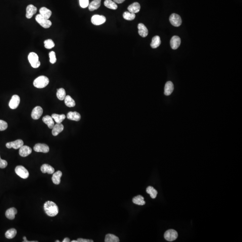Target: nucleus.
Masks as SVG:
<instances>
[{
    "mask_svg": "<svg viewBox=\"0 0 242 242\" xmlns=\"http://www.w3.org/2000/svg\"><path fill=\"white\" fill-rule=\"evenodd\" d=\"M44 208L46 214L50 217L56 216L59 212V209L57 205L51 201L46 202L44 204Z\"/></svg>",
    "mask_w": 242,
    "mask_h": 242,
    "instance_id": "f257e3e1",
    "label": "nucleus"
},
{
    "mask_svg": "<svg viewBox=\"0 0 242 242\" xmlns=\"http://www.w3.org/2000/svg\"><path fill=\"white\" fill-rule=\"evenodd\" d=\"M49 79L46 76H40L34 81L33 85L36 88L38 89H43L49 85Z\"/></svg>",
    "mask_w": 242,
    "mask_h": 242,
    "instance_id": "f03ea898",
    "label": "nucleus"
},
{
    "mask_svg": "<svg viewBox=\"0 0 242 242\" xmlns=\"http://www.w3.org/2000/svg\"><path fill=\"white\" fill-rule=\"evenodd\" d=\"M28 59L33 68H37L41 65V62L39 60L38 56L36 53L33 52L30 53L28 56Z\"/></svg>",
    "mask_w": 242,
    "mask_h": 242,
    "instance_id": "7ed1b4c3",
    "label": "nucleus"
},
{
    "mask_svg": "<svg viewBox=\"0 0 242 242\" xmlns=\"http://www.w3.org/2000/svg\"><path fill=\"white\" fill-rule=\"evenodd\" d=\"M36 20L41 26L45 28H50L52 25V22L50 20L44 18L40 14L36 15Z\"/></svg>",
    "mask_w": 242,
    "mask_h": 242,
    "instance_id": "20e7f679",
    "label": "nucleus"
},
{
    "mask_svg": "<svg viewBox=\"0 0 242 242\" xmlns=\"http://www.w3.org/2000/svg\"><path fill=\"white\" fill-rule=\"evenodd\" d=\"M178 236V232L175 230H168L164 234V238L168 241H173L177 239Z\"/></svg>",
    "mask_w": 242,
    "mask_h": 242,
    "instance_id": "39448f33",
    "label": "nucleus"
},
{
    "mask_svg": "<svg viewBox=\"0 0 242 242\" xmlns=\"http://www.w3.org/2000/svg\"><path fill=\"white\" fill-rule=\"evenodd\" d=\"M16 174L23 179H26L29 177V174L28 171L23 166H18L15 168Z\"/></svg>",
    "mask_w": 242,
    "mask_h": 242,
    "instance_id": "423d86ee",
    "label": "nucleus"
},
{
    "mask_svg": "<svg viewBox=\"0 0 242 242\" xmlns=\"http://www.w3.org/2000/svg\"><path fill=\"white\" fill-rule=\"evenodd\" d=\"M170 21L173 26L178 27L182 24V20L181 17L176 14H172L170 17Z\"/></svg>",
    "mask_w": 242,
    "mask_h": 242,
    "instance_id": "0eeeda50",
    "label": "nucleus"
},
{
    "mask_svg": "<svg viewBox=\"0 0 242 242\" xmlns=\"http://www.w3.org/2000/svg\"><path fill=\"white\" fill-rule=\"evenodd\" d=\"M106 18L103 15H93L91 18L92 23L95 25H100L103 24L106 22Z\"/></svg>",
    "mask_w": 242,
    "mask_h": 242,
    "instance_id": "6e6552de",
    "label": "nucleus"
},
{
    "mask_svg": "<svg viewBox=\"0 0 242 242\" xmlns=\"http://www.w3.org/2000/svg\"><path fill=\"white\" fill-rule=\"evenodd\" d=\"M23 144L24 143L22 139H17L13 142L7 143L6 147L8 148H13L14 149H17L23 146Z\"/></svg>",
    "mask_w": 242,
    "mask_h": 242,
    "instance_id": "1a4fd4ad",
    "label": "nucleus"
},
{
    "mask_svg": "<svg viewBox=\"0 0 242 242\" xmlns=\"http://www.w3.org/2000/svg\"><path fill=\"white\" fill-rule=\"evenodd\" d=\"M20 102V99L19 96L17 95H13L9 102V107L11 109H16L19 105Z\"/></svg>",
    "mask_w": 242,
    "mask_h": 242,
    "instance_id": "9d476101",
    "label": "nucleus"
},
{
    "mask_svg": "<svg viewBox=\"0 0 242 242\" xmlns=\"http://www.w3.org/2000/svg\"><path fill=\"white\" fill-rule=\"evenodd\" d=\"M34 150L36 152H41L47 153L50 151V148L46 144L44 143H37L34 147Z\"/></svg>",
    "mask_w": 242,
    "mask_h": 242,
    "instance_id": "9b49d317",
    "label": "nucleus"
},
{
    "mask_svg": "<svg viewBox=\"0 0 242 242\" xmlns=\"http://www.w3.org/2000/svg\"><path fill=\"white\" fill-rule=\"evenodd\" d=\"M43 109L40 106H36L31 112V117L34 120L39 119L43 114Z\"/></svg>",
    "mask_w": 242,
    "mask_h": 242,
    "instance_id": "f8f14e48",
    "label": "nucleus"
},
{
    "mask_svg": "<svg viewBox=\"0 0 242 242\" xmlns=\"http://www.w3.org/2000/svg\"><path fill=\"white\" fill-rule=\"evenodd\" d=\"M171 48L173 50H177L180 46L181 39L178 36H175L172 37L170 42Z\"/></svg>",
    "mask_w": 242,
    "mask_h": 242,
    "instance_id": "ddd939ff",
    "label": "nucleus"
},
{
    "mask_svg": "<svg viewBox=\"0 0 242 242\" xmlns=\"http://www.w3.org/2000/svg\"><path fill=\"white\" fill-rule=\"evenodd\" d=\"M32 152V149L30 147L26 145H23L19 148V154L20 156L26 157L29 155Z\"/></svg>",
    "mask_w": 242,
    "mask_h": 242,
    "instance_id": "4468645a",
    "label": "nucleus"
},
{
    "mask_svg": "<svg viewBox=\"0 0 242 242\" xmlns=\"http://www.w3.org/2000/svg\"><path fill=\"white\" fill-rule=\"evenodd\" d=\"M37 11V9L36 7L34 6L33 5H28L27 7L26 17L28 19L32 18L33 15L36 13Z\"/></svg>",
    "mask_w": 242,
    "mask_h": 242,
    "instance_id": "2eb2a0df",
    "label": "nucleus"
},
{
    "mask_svg": "<svg viewBox=\"0 0 242 242\" xmlns=\"http://www.w3.org/2000/svg\"><path fill=\"white\" fill-rule=\"evenodd\" d=\"M174 89V85L171 81H168L166 83L164 89V94L166 96H170L173 92Z\"/></svg>",
    "mask_w": 242,
    "mask_h": 242,
    "instance_id": "dca6fc26",
    "label": "nucleus"
},
{
    "mask_svg": "<svg viewBox=\"0 0 242 242\" xmlns=\"http://www.w3.org/2000/svg\"><path fill=\"white\" fill-rule=\"evenodd\" d=\"M138 33L139 35L142 37H145L148 35V30L144 24L143 23H139L138 25Z\"/></svg>",
    "mask_w": 242,
    "mask_h": 242,
    "instance_id": "f3484780",
    "label": "nucleus"
},
{
    "mask_svg": "<svg viewBox=\"0 0 242 242\" xmlns=\"http://www.w3.org/2000/svg\"><path fill=\"white\" fill-rule=\"evenodd\" d=\"M64 130V126L60 123H57L54 125L52 129V133L54 136H57L59 133L62 132Z\"/></svg>",
    "mask_w": 242,
    "mask_h": 242,
    "instance_id": "a211bd4d",
    "label": "nucleus"
},
{
    "mask_svg": "<svg viewBox=\"0 0 242 242\" xmlns=\"http://www.w3.org/2000/svg\"><path fill=\"white\" fill-rule=\"evenodd\" d=\"M41 170L43 173L45 174V173H47L50 175L54 174V171H55L53 167H51L49 164H43L41 167Z\"/></svg>",
    "mask_w": 242,
    "mask_h": 242,
    "instance_id": "6ab92c4d",
    "label": "nucleus"
},
{
    "mask_svg": "<svg viewBox=\"0 0 242 242\" xmlns=\"http://www.w3.org/2000/svg\"><path fill=\"white\" fill-rule=\"evenodd\" d=\"M42 120L45 124L47 125L50 129H53L55 124L52 117L49 115L46 116L43 118Z\"/></svg>",
    "mask_w": 242,
    "mask_h": 242,
    "instance_id": "aec40b11",
    "label": "nucleus"
},
{
    "mask_svg": "<svg viewBox=\"0 0 242 242\" xmlns=\"http://www.w3.org/2000/svg\"><path fill=\"white\" fill-rule=\"evenodd\" d=\"M140 4L138 2H136L131 4L128 7V11L131 13H134V14L138 13L140 11Z\"/></svg>",
    "mask_w": 242,
    "mask_h": 242,
    "instance_id": "412c9836",
    "label": "nucleus"
},
{
    "mask_svg": "<svg viewBox=\"0 0 242 242\" xmlns=\"http://www.w3.org/2000/svg\"><path fill=\"white\" fill-rule=\"evenodd\" d=\"M40 14L46 19H49L52 15V11L45 7L41 8L40 10Z\"/></svg>",
    "mask_w": 242,
    "mask_h": 242,
    "instance_id": "4be33fe9",
    "label": "nucleus"
},
{
    "mask_svg": "<svg viewBox=\"0 0 242 242\" xmlns=\"http://www.w3.org/2000/svg\"><path fill=\"white\" fill-rule=\"evenodd\" d=\"M68 119L75 121H79L81 119V115L77 112H70L67 114Z\"/></svg>",
    "mask_w": 242,
    "mask_h": 242,
    "instance_id": "5701e85b",
    "label": "nucleus"
},
{
    "mask_svg": "<svg viewBox=\"0 0 242 242\" xmlns=\"http://www.w3.org/2000/svg\"><path fill=\"white\" fill-rule=\"evenodd\" d=\"M62 172L60 171H57L53 174L52 180L54 184L58 185L60 182V178L62 176Z\"/></svg>",
    "mask_w": 242,
    "mask_h": 242,
    "instance_id": "b1692460",
    "label": "nucleus"
},
{
    "mask_svg": "<svg viewBox=\"0 0 242 242\" xmlns=\"http://www.w3.org/2000/svg\"><path fill=\"white\" fill-rule=\"evenodd\" d=\"M101 0H93L89 5V11H93L97 10L100 7Z\"/></svg>",
    "mask_w": 242,
    "mask_h": 242,
    "instance_id": "393cba45",
    "label": "nucleus"
},
{
    "mask_svg": "<svg viewBox=\"0 0 242 242\" xmlns=\"http://www.w3.org/2000/svg\"><path fill=\"white\" fill-rule=\"evenodd\" d=\"M17 214V210L14 208H11L6 211V216L8 219L13 220L15 218V215Z\"/></svg>",
    "mask_w": 242,
    "mask_h": 242,
    "instance_id": "a878e982",
    "label": "nucleus"
},
{
    "mask_svg": "<svg viewBox=\"0 0 242 242\" xmlns=\"http://www.w3.org/2000/svg\"><path fill=\"white\" fill-rule=\"evenodd\" d=\"M161 44L160 37L159 36H156L153 37L151 43V47L153 49H156Z\"/></svg>",
    "mask_w": 242,
    "mask_h": 242,
    "instance_id": "bb28decb",
    "label": "nucleus"
},
{
    "mask_svg": "<svg viewBox=\"0 0 242 242\" xmlns=\"http://www.w3.org/2000/svg\"><path fill=\"white\" fill-rule=\"evenodd\" d=\"M132 201L134 204L139 205V206H143L145 204V201H144V198L141 195L134 197L132 200Z\"/></svg>",
    "mask_w": 242,
    "mask_h": 242,
    "instance_id": "cd10ccee",
    "label": "nucleus"
},
{
    "mask_svg": "<svg viewBox=\"0 0 242 242\" xmlns=\"http://www.w3.org/2000/svg\"><path fill=\"white\" fill-rule=\"evenodd\" d=\"M65 105L69 107H73L75 105V102L71 96L67 95L64 99Z\"/></svg>",
    "mask_w": 242,
    "mask_h": 242,
    "instance_id": "c85d7f7f",
    "label": "nucleus"
},
{
    "mask_svg": "<svg viewBox=\"0 0 242 242\" xmlns=\"http://www.w3.org/2000/svg\"><path fill=\"white\" fill-rule=\"evenodd\" d=\"M51 117L54 119V121L57 123H62V121L64 120L65 118H66L65 115L64 114L60 115L56 114H52V116Z\"/></svg>",
    "mask_w": 242,
    "mask_h": 242,
    "instance_id": "c756f323",
    "label": "nucleus"
},
{
    "mask_svg": "<svg viewBox=\"0 0 242 242\" xmlns=\"http://www.w3.org/2000/svg\"><path fill=\"white\" fill-rule=\"evenodd\" d=\"M104 5L105 7L112 10H116L118 8L117 5L112 0H105L104 2Z\"/></svg>",
    "mask_w": 242,
    "mask_h": 242,
    "instance_id": "7c9ffc66",
    "label": "nucleus"
},
{
    "mask_svg": "<svg viewBox=\"0 0 242 242\" xmlns=\"http://www.w3.org/2000/svg\"><path fill=\"white\" fill-rule=\"evenodd\" d=\"M105 242H119V239L116 236L114 235L108 234L105 236Z\"/></svg>",
    "mask_w": 242,
    "mask_h": 242,
    "instance_id": "2f4dec72",
    "label": "nucleus"
},
{
    "mask_svg": "<svg viewBox=\"0 0 242 242\" xmlns=\"http://www.w3.org/2000/svg\"><path fill=\"white\" fill-rule=\"evenodd\" d=\"M57 96L59 100H64L66 96L65 90L63 88H60V89H57Z\"/></svg>",
    "mask_w": 242,
    "mask_h": 242,
    "instance_id": "473e14b6",
    "label": "nucleus"
},
{
    "mask_svg": "<svg viewBox=\"0 0 242 242\" xmlns=\"http://www.w3.org/2000/svg\"><path fill=\"white\" fill-rule=\"evenodd\" d=\"M17 234V230L15 229L12 228L9 230L5 233L6 237L8 239L14 238Z\"/></svg>",
    "mask_w": 242,
    "mask_h": 242,
    "instance_id": "72a5a7b5",
    "label": "nucleus"
},
{
    "mask_svg": "<svg viewBox=\"0 0 242 242\" xmlns=\"http://www.w3.org/2000/svg\"><path fill=\"white\" fill-rule=\"evenodd\" d=\"M146 192L149 194L150 195L152 199L156 198L157 194V191L152 186H149L147 187L146 189Z\"/></svg>",
    "mask_w": 242,
    "mask_h": 242,
    "instance_id": "f704fd0d",
    "label": "nucleus"
},
{
    "mask_svg": "<svg viewBox=\"0 0 242 242\" xmlns=\"http://www.w3.org/2000/svg\"><path fill=\"white\" fill-rule=\"evenodd\" d=\"M123 17L127 20H134L135 18V14L134 13H131L129 11H126L123 14Z\"/></svg>",
    "mask_w": 242,
    "mask_h": 242,
    "instance_id": "c9c22d12",
    "label": "nucleus"
},
{
    "mask_svg": "<svg viewBox=\"0 0 242 242\" xmlns=\"http://www.w3.org/2000/svg\"><path fill=\"white\" fill-rule=\"evenodd\" d=\"M44 44H45V48L47 49H52L55 46L54 41L51 39H48L45 41H44Z\"/></svg>",
    "mask_w": 242,
    "mask_h": 242,
    "instance_id": "e433bc0d",
    "label": "nucleus"
},
{
    "mask_svg": "<svg viewBox=\"0 0 242 242\" xmlns=\"http://www.w3.org/2000/svg\"><path fill=\"white\" fill-rule=\"evenodd\" d=\"M50 56V62L52 64H54L57 61V58H56V54L54 51H51L49 54Z\"/></svg>",
    "mask_w": 242,
    "mask_h": 242,
    "instance_id": "4c0bfd02",
    "label": "nucleus"
},
{
    "mask_svg": "<svg viewBox=\"0 0 242 242\" xmlns=\"http://www.w3.org/2000/svg\"><path fill=\"white\" fill-rule=\"evenodd\" d=\"M7 128H8V124L7 122L0 120V131H5Z\"/></svg>",
    "mask_w": 242,
    "mask_h": 242,
    "instance_id": "58836bf2",
    "label": "nucleus"
},
{
    "mask_svg": "<svg viewBox=\"0 0 242 242\" xmlns=\"http://www.w3.org/2000/svg\"><path fill=\"white\" fill-rule=\"evenodd\" d=\"M80 7L83 8H85L89 6V0H80Z\"/></svg>",
    "mask_w": 242,
    "mask_h": 242,
    "instance_id": "ea45409f",
    "label": "nucleus"
},
{
    "mask_svg": "<svg viewBox=\"0 0 242 242\" xmlns=\"http://www.w3.org/2000/svg\"><path fill=\"white\" fill-rule=\"evenodd\" d=\"M7 165H8V163L7 161L2 159L0 156V168L4 169L7 167Z\"/></svg>",
    "mask_w": 242,
    "mask_h": 242,
    "instance_id": "a19ab883",
    "label": "nucleus"
},
{
    "mask_svg": "<svg viewBox=\"0 0 242 242\" xmlns=\"http://www.w3.org/2000/svg\"><path fill=\"white\" fill-rule=\"evenodd\" d=\"M78 242H93V241L92 240H87V239H84L82 238H80L78 239Z\"/></svg>",
    "mask_w": 242,
    "mask_h": 242,
    "instance_id": "79ce46f5",
    "label": "nucleus"
},
{
    "mask_svg": "<svg viewBox=\"0 0 242 242\" xmlns=\"http://www.w3.org/2000/svg\"><path fill=\"white\" fill-rule=\"evenodd\" d=\"M125 0H113L114 2L116 3L121 4Z\"/></svg>",
    "mask_w": 242,
    "mask_h": 242,
    "instance_id": "37998d69",
    "label": "nucleus"
},
{
    "mask_svg": "<svg viewBox=\"0 0 242 242\" xmlns=\"http://www.w3.org/2000/svg\"><path fill=\"white\" fill-rule=\"evenodd\" d=\"M70 242V239L68 238H65L62 241V242Z\"/></svg>",
    "mask_w": 242,
    "mask_h": 242,
    "instance_id": "c03bdc74",
    "label": "nucleus"
},
{
    "mask_svg": "<svg viewBox=\"0 0 242 242\" xmlns=\"http://www.w3.org/2000/svg\"><path fill=\"white\" fill-rule=\"evenodd\" d=\"M23 241L24 242H37L38 241H28L27 240L26 237L25 236L23 237Z\"/></svg>",
    "mask_w": 242,
    "mask_h": 242,
    "instance_id": "a18cd8bd",
    "label": "nucleus"
},
{
    "mask_svg": "<svg viewBox=\"0 0 242 242\" xmlns=\"http://www.w3.org/2000/svg\"><path fill=\"white\" fill-rule=\"evenodd\" d=\"M71 242H78L77 240H73Z\"/></svg>",
    "mask_w": 242,
    "mask_h": 242,
    "instance_id": "49530a36",
    "label": "nucleus"
},
{
    "mask_svg": "<svg viewBox=\"0 0 242 242\" xmlns=\"http://www.w3.org/2000/svg\"><path fill=\"white\" fill-rule=\"evenodd\" d=\"M55 242H60V241L57 240V241H55Z\"/></svg>",
    "mask_w": 242,
    "mask_h": 242,
    "instance_id": "de8ad7c7",
    "label": "nucleus"
}]
</instances>
